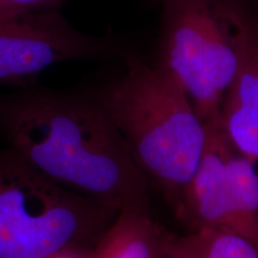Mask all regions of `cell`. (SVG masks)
Returning a JSON list of instances; mask_svg holds the SVG:
<instances>
[{"instance_id":"9","label":"cell","mask_w":258,"mask_h":258,"mask_svg":"<svg viewBox=\"0 0 258 258\" xmlns=\"http://www.w3.org/2000/svg\"><path fill=\"white\" fill-rule=\"evenodd\" d=\"M189 238L202 258H258L250 241L230 232L202 227Z\"/></svg>"},{"instance_id":"13","label":"cell","mask_w":258,"mask_h":258,"mask_svg":"<svg viewBox=\"0 0 258 258\" xmlns=\"http://www.w3.org/2000/svg\"><path fill=\"white\" fill-rule=\"evenodd\" d=\"M257 41H258V31H257Z\"/></svg>"},{"instance_id":"11","label":"cell","mask_w":258,"mask_h":258,"mask_svg":"<svg viewBox=\"0 0 258 258\" xmlns=\"http://www.w3.org/2000/svg\"><path fill=\"white\" fill-rule=\"evenodd\" d=\"M157 258H202V256L189 237L176 239L165 233Z\"/></svg>"},{"instance_id":"3","label":"cell","mask_w":258,"mask_h":258,"mask_svg":"<svg viewBox=\"0 0 258 258\" xmlns=\"http://www.w3.org/2000/svg\"><path fill=\"white\" fill-rule=\"evenodd\" d=\"M117 214L47 179L11 148L0 151V258L89 252Z\"/></svg>"},{"instance_id":"6","label":"cell","mask_w":258,"mask_h":258,"mask_svg":"<svg viewBox=\"0 0 258 258\" xmlns=\"http://www.w3.org/2000/svg\"><path fill=\"white\" fill-rule=\"evenodd\" d=\"M108 50L105 41L79 31L57 10L5 18L0 21V85L27 88L49 67Z\"/></svg>"},{"instance_id":"7","label":"cell","mask_w":258,"mask_h":258,"mask_svg":"<svg viewBox=\"0 0 258 258\" xmlns=\"http://www.w3.org/2000/svg\"><path fill=\"white\" fill-rule=\"evenodd\" d=\"M219 123L238 152L258 163V41L245 51L240 70L222 102Z\"/></svg>"},{"instance_id":"2","label":"cell","mask_w":258,"mask_h":258,"mask_svg":"<svg viewBox=\"0 0 258 258\" xmlns=\"http://www.w3.org/2000/svg\"><path fill=\"white\" fill-rule=\"evenodd\" d=\"M148 183L178 201L201 160L206 125L184 90L158 66L132 62L95 96Z\"/></svg>"},{"instance_id":"1","label":"cell","mask_w":258,"mask_h":258,"mask_svg":"<svg viewBox=\"0 0 258 258\" xmlns=\"http://www.w3.org/2000/svg\"><path fill=\"white\" fill-rule=\"evenodd\" d=\"M0 137L61 188L148 212V182L95 96L27 86L0 95Z\"/></svg>"},{"instance_id":"12","label":"cell","mask_w":258,"mask_h":258,"mask_svg":"<svg viewBox=\"0 0 258 258\" xmlns=\"http://www.w3.org/2000/svg\"><path fill=\"white\" fill-rule=\"evenodd\" d=\"M51 258H88V252H80V251H71V252L60 253Z\"/></svg>"},{"instance_id":"10","label":"cell","mask_w":258,"mask_h":258,"mask_svg":"<svg viewBox=\"0 0 258 258\" xmlns=\"http://www.w3.org/2000/svg\"><path fill=\"white\" fill-rule=\"evenodd\" d=\"M63 0H0V21L31 12L57 10Z\"/></svg>"},{"instance_id":"5","label":"cell","mask_w":258,"mask_h":258,"mask_svg":"<svg viewBox=\"0 0 258 258\" xmlns=\"http://www.w3.org/2000/svg\"><path fill=\"white\" fill-rule=\"evenodd\" d=\"M205 125V150L180 206L198 228L237 234L258 250L257 163L235 150L219 120Z\"/></svg>"},{"instance_id":"4","label":"cell","mask_w":258,"mask_h":258,"mask_svg":"<svg viewBox=\"0 0 258 258\" xmlns=\"http://www.w3.org/2000/svg\"><path fill=\"white\" fill-rule=\"evenodd\" d=\"M256 34L234 0H165L157 66L182 86L205 123L217 121Z\"/></svg>"},{"instance_id":"8","label":"cell","mask_w":258,"mask_h":258,"mask_svg":"<svg viewBox=\"0 0 258 258\" xmlns=\"http://www.w3.org/2000/svg\"><path fill=\"white\" fill-rule=\"evenodd\" d=\"M164 235L148 212L121 211L88 258H157Z\"/></svg>"}]
</instances>
